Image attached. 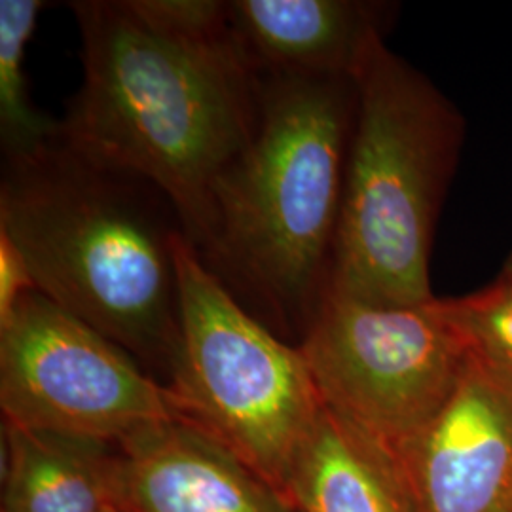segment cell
<instances>
[{"instance_id": "1", "label": "cell", "mask_w": 512, "mask_h": 512, "mask_svg": "<svg viewBox=\"0 0 512 512\" xmlns=\"http://www.w3.org/2000/svg\"><path fill=\"white\" fill-rule=\"evenodd\" d=\"M82 84L63 139L156 186L200 247L211 194L249 143L264 74L219 0H76Z\"/></svg>"}, {"instance_id": "2", "label": "cell", "mask_w": 512, "mask_h": 512, "mask_svg": "<svg viewBox=\"0 0 512 512\" xmlns=\"http://www.w3.org/2000/svg\"><path fill=\"white\" fill-rule=\"evenodd\" d=\"M0 232L35 287L171 376L179 348L177 211L152 184L65 143L2 162Z\"/></svg>"}, {"instance_id": "3", "label": "cell", "mask_w": 512, "mask_h": 512, "mask_svg": "<svg viewBox=\"0 0 512 512\" xmlns=\"http://www.w3.org/2000/svg\"><path fill=\"white\" fill-rule=\"evenodd\" d=\"M355 88L264 74L249 143L211 194L203 264L266 325L308 329L329 287Z\"/></svg>"}, {"instance_id": "4", "label": "cell", "mask_w": 512, "mask_h": 512, "mask_svg": "<svg viewBox=\"0 0 512 512\" xmlns=\"http://www.w3.org/2000/svg\"><path fill=\"white\" fill-rule=\"evenodd\" d=\"M355 116L327 291L374 304L433 300L429 255L461 120L403 57L368 38L351 74Z\"/></svg>"}, {"instance_id": "5", "label": "cell", "mask_w": 512, "mask_h": 512, "mask_svg": "<svg viewBox=\"0 0 512 512\" xmlns=\"http://www.w3.org/2000/svg\"><path fill=\"white\" fill-rule=\"evenodd\" d=\"M179 348L167 387L184 418L291 501L298 456L325 410L300 346L256 319L177 241Z\"/></svg>"}, {"instance_id": "6", "label": "cell", "mask_w": 512, "mask_h": 512, "mask_svg": "<svg viewBox=\"0 0 512 512\" xmlns=\"http://www.w3.org/2000/svg\"><path fill=\"white\" fill-rule=\"evenodd\" d=\"M298 346L325 406L395 459L471 359L448 298L437 296L389 306L327 291Z\"/></svg>"}, {"instance_id": "7", "label": "cell", "mask_w": 512, "mask_h": 512, "mask_svg": "<svg viewBox=\"0 0 512 512\" xmlns=\"http://www.w3.org/2000/svg\"><path fill=\"white\" fill-rule=\"evenodd\" d=\"M0 406L19 427L105 444L188 421L177 395L131 353L38 289L0 327Z\"/></svg>"}, {"instance_id": "8", "label": "cell", "mask_w": 512, "mask_h": 512, "mask_svg": "<svg viewBox=\"0 0 512 512\" xmlns=\"http://www.w3.org/2000/svg\"><path fill=\"white\" fill-rule=\"evenodd\" d=\"M395 461L418 512H512V384L469 359Z\"/></svg>"}, {"instance_id": "9", "label": "cell", "mask_w": 512, "mask_h": 512, "mask_svg": "<svg viewBox=\"0 0 512 512\" xmlns=\"http://www.w3.org/2000/svg\"><path fill=\"white\" fill-rule=\"evenodd\" d=\"M124 512H298L190 421L156 423L114 444Z\"/></svg>"}, {"instance_id": "10", "label": "cell", "mask_w": 512, "mask_h": 512, "mask_svg": "<svg viewBox=\"0 0 512 512\" xmlns=\"http://www.w3.org/2000/svg\"><path fill=\"white\" fill-rule=\"evenodd\" d=\"M226 12L262 74L351 80L382 31L376 4L349 0H230Z\"/></svg>"}, {"instance_id": "11", "label": "cell", "mask_w": 512, "mask_h": 512, "mask_svg": "<svg viewBox=\"0 0 512 512\" xmlns=\"http://www.w3.org/2000/svg\"><path fill=\"white\" fill-rule=\"evenodd\" d=\"M2 512H124L114 444L4 421Z\"/></svg>"}, {"instance_id": "12", "label": "cell", "mask_w": 512, "mask_h": 512, "mask_svg": "<svg viewBox=\"0 0 512 512\" xmlns=\"http://www.w3.org/2000/svg\"><path fill=\"white\" fill-rule=\"evenodd\" d=\"M298 512H418L399 463L325 406L291 480Z\"/></svg>"}, {"instance_id": "13", "label": "cell", "mask_w": 512, "mask_h": 512, "mask_svg": "<svg viewBox=\"0 0 512 512\" xmlns=\"http://www.w3.org/2000/svg\"><path fill=\"white\" fill-rule=\"evenodd\" d=\"M42 0H0V148L2 162L38 154L63 137V122L31 101L25 69Z\"/></svg>"}, {"instance_id": "14", "label": "cell", "mask_w": 512, "mask_h": 512, "mask_svg": "<svg viewBox=\"0 0 512 512\" xmlns=\"http://www.w3.org/2000/svg\"><path fill=\"white\" fill-rule=\"evenodd\" d=\"M448 302L469 357L512 384V256L494 283Z\"/></svg>"}, {"instance_id": "15", "label": "cell", "mask_w": 512, "mask_h": 512, "mask_svg": "<svg viewBox=\"0 0 512 512\" xmlns=\"http://www.w3.org/2000/svg\"><path fill=\"white\" fill-rule=\"evenodd\" d=\"M35 281L14 241L0 232V327H4L21 298L35 291Z\"/></svg>"}]
</instances>
